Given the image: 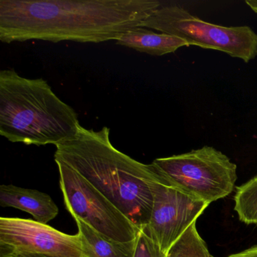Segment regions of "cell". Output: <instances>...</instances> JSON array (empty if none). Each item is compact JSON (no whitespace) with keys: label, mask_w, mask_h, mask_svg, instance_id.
Masks as SVG:
<instances>
[{"label":"cell","mask_w":257,"mask_h":257,"mask_svg":"<svg viewBox=\"0 0 257 257\" xmlns=\"http://www.w3.org/2000/svg\"><path fill=\"white\" fill-rule=\"evenodd\" d=\"M12 257H45L43 255H34V254H23V255H15Z\"/></svg>","instance_id":"cell-17"},{"label":"cell","mask_w":257,"mask_h":257,"mask_svg":"<svg viewBox=\"0 0 257 257\" xmlns=\"http://www.w3.org/2000/svg\"><path fill=\"white\" fill-rule=\"evenodd\" d=\"M133 257H166V254L144 231L140 230L136 237Z\"/></svg>","instance_id":"cell-14"},{"label":"cell","mask_w":257,"mask_h":257,"mask_svg":"<svg viewBox=\"0 0 257 257\" xmlns=\"http://www.w3.org/2000/svg\"><path fill=\"white\" fill-rule=\"evenodd\" d=\"M160 7L157 0H0V40L117 41Z\"/></svg>","instance_id":"cell-1"},{"label":"cell","mask_w":257,"mask_h":257,"mask_svg":"<svg viewBox=\"0 0 257 257\" xmlns=\"http://www.w3.org/2000/svg\"><path fill=\"white\" fill-rule=\"evenodd\" d=\"M245 3L255 14H257V1H255V0H246Z\"/></svg>","instance_id":"cell-16"},{"label":"cell","mask_w":257,"mask_h":257,"mask_svg":"<svg viewBox=\"0 0 257 257\" xmlns=\"http://www.w3.org/2000/svg\"><path fill=\"white\" fill-rule=\"evenodd\" d=\"M116 44L153 56L174 53L183 46H190L186 40L169 34H157L146 28H138L123 34Z\"/></svg>","instance_id":"cell-10"},{"label":"cell","mask_w":257,"mask_h":257,"mask_svg":"<svg viewBox=\"0 0 257 257\" xmlns=\"http://www.w3.org/2000/svg\"><path fill=\"white\" fill-rule=\"evenodd\" d=\"M78 233L93 257H133L136 239L127 243L114 241L102 235L79 218H73Z\"/></svg>","instance_id":"cell-11"},{"label":"cell","mask_w":257,"mask_h":257,"mask_svg":"<svg viewBox=\"0 0 257 257\" xmlns=\"http://www.w3.org/2000/svg\"><path fill=\"white\" fill-rule=\"evenodd\" d=\"M192 222L167 252L166 257H213Z\"/></svg>","instance_id":"cell-13"},{"label":"cell","mask_w":257,"mask_h":257,"mask_svg":"<svg viewBox=\"0 0 257 257\" xmlns=\"http://www.w3.org/2000/svg\"><path fill=\"white\" fill-rule=\"evenodd\" d=\"M66 209L97 232L114 241L135 240L140 229L103 194L73 168L55 160Z\"/></svg>","instance_id":"cell-6"},{"label":"cell","mask_w":257,"mask_h":257,"mask_svg":"<svg viewBox=\"0 0 257 257\" xmlns=\"http://www.w3.org/2000/svg\"><path fill=\"white\" fill-rule=\"evenodd\" d=\"M74 109L43 79H28L15 70L0 72V135L10 142L57 146L77 134Z\"/></svg>","instance_id":"cell-3"},{"label":"cell","mask_w":257,"mask_h":257,"mask_svg":"<svg viewBox=\"0 0 257 257\" xmlns=\"http://www.w3.org/2000/svg\"><path fill=\"white\" fill-rule=\"evenodd\" d=\"M153 164L170 183L208 204L229 195L237 178V165L208 146L159 158Z\"/></svg>","instance_id":"cell-5"},{"label":"cell","mask_w":257,"mask_h":257,"mask_svg":"<svg viewBox=\"0 0 257 257\" xmlns=\"http://www.w3.org/2000/svg\"><path fill=\"white\" fill-rule=\"evenodd\" d=\"M109 134L107 127L95 132L80 124L74 137L56 146L55 160L81 174L143 229L151 217L152 186L159 171L115 148Z\"/></svg>","instance_id":"cell-2"},{"label":"cell","mask_w":257,"mask_h":257,"mask_svg":"<svg viewBox=\"0 0 257 257\" xmlns=\"http://www.w3.org/2000/svg\"><path fill=\"white\" fill-rule=\"evenodd\" d=\"M159 172V177L152 186L151 217L147 226L141 230L166 254L210 204L180 190Z\"/></svg>","instance_id":"cell-8"},{"label":"cell","mask_w":257,"mask_h":257,"mask_svg":"<svg viewBox=\"0 0 257 257\" xmlns=\"http://www.w3.org/2000/svg\"><path fill=\"white\" fill-rule=\"evenodd\" d=\"M234 201L239 220L246 225H257V174L236 187Z\"/></svg>","instance_id":"cell-12"},{"label":"cell","mask_w":257,"mask_h":257,"mask_svg":"<svg viewBox=\"0 0 257 257\" xmlns=\"http://www.w3.org/2000/svg\"><path fill=\"white\" fill-rule=\"evenodd\" d=\"M0 206L28 212L37 222L47 224L58 216L59 209L50 195L36 189L14 185L0 186Z\"/></svg>","instance_id":"cell-9"},{"label":"cell","mask_w":257,"mask_h":257,"mask_svg":"<svg viewBox=\"0 0 257 257\" xmlns=\"http://www.w3.org/2000/svg\"><path fill=\"white\" fill-rule=\"evenodd\" d=\"M23 254L93 257L79 233L67 234L33 219L0 218V257Z\"/></svg>","instance_id":"cell-7"},{"label":"cell","mask_w":257,"mask_h":257,"mask_svg":"<svg viewBox=\"0 0 257 257\" xmlns=\"http://www.w3.org/2000/svg\"><path fill=\"white\" fill-rule=\"evenodd\" d=\"M141 28L180 37L190 46L225 52L246 63L257 56V34L249 27L209 23L177 5L159 7Z\"/></svg>","instance_id":"cell-4"},{"label":"cell","mask_w":257,"mask_h":257,"mask_svg":"<svg viewBox=\"0 0 257 257\" xmlns=\"http://www.w3.org/2000/svg\"><path fill=\"white\" fill-rule=\"evenodd\" d=\"M228 257H257V244L243 249L240 252L231 254Z\"/></svg>","instance_id":"cell-15"}]
</instances>
